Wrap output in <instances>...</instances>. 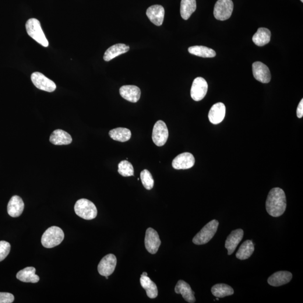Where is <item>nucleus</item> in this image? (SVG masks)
I'll return each instance as SVG.
<instances>
[{"instance_id": "1", "label": "nucleus", "mask_w": 303, "mask_h": 303, "mask_svg": "<svg viewBox=\"0 0 303 303\" xmlns=\"http://www.w3.org/2000/svg\"><path fill=\"white\" fill-rule=\"evenodd\" d=\"M266 208L271 216L277 217L283 214L287 209V198L283 189L274 188L271 190L266 200Z\"/></svg>"}, {"instance_id": "2", "label": "nucleus", "mask_w": 303, "mask_h": 303, "mask_svg": "<svg viewBox=\"0 0 303 303\" xmlns=\"http://www.w3.org/2000/svg\"><path fill=\"white\" fill-rule=\"evenodd\" d=\"M63 239L64 233L62 229L58 227H52L42 235L41 242L44 247L52 248L61 244Z\"/></svg>"}, {"instance_id": "3", "label": "nucleus", "mask_w": 303, "mask_h": 303, "mask_svg": "<svg viewBox=\"0 0 303 303\" xmlns=\"http://www.w3.org/2000/svg\"><path fill=\"white\" fill-rule=\"evenodd\" d=\"M26 27L27 33L30 37L42 46H48V41L42 29L40 21L34 18L30 19L27 21Z\"/></svg>"}, {"instance_id": "4", "label": "nucleus", "mask_w": 303, "mask_h": 303, "mask_svg": "<svg viewBox=\"0 0 303 303\" xmlns=\"http://www.w3.org/2000/svg\"><path fill=\"white\" fill-rule=\"evenodd\" d=\"M75 210L77 216L84 220H93L97 217V210L93 202L87 199H80L76 202Z\"/></svg>"}, {"instance_id": "5", "label": "nucleus", "mask_w": 303, "mask_h": 303, "mask_svg": "<svg viewBox=\"0 0 303 303\" xmlns=\"http://www.w3.org/2000/svg\"><path fill=\"white\" fill-rule=\"evenodd\" d=\"M219 223L216 220L210 222L194 237L193 242L196 245H203L209 242L217 232Z\"/></svg>"}, {"instance_id": "6", "label": "nucleus", "mask_w": 303, "mask_h": 303, "mask_svg": "<svg viewBox=\"0 0 303 303\" xmlns=\"http://www.w3.org/2000/svg\"><path fill=\"white\" fill-rule=\"evenodd\" d=\"M234 9L232 0H218L214 8V16L218 20H226L231 17Z\"/></svg>"}, {"instance_id": "7", "label": "nucleus", "mask_w": 303, "mask_h": 303, "mask_svg": "<svg viewBox=\"0 0 303 303\" xmlns=\"http://www.w3.org/2000/svg\"><path fill=\"white\" fill-rule=\"evenodd\" d=\"M168 138V130L165 122L158 121L154 124L152 132L153 142L158 147H162L167 143Z\"/></svg>"}, {"instance_id": "8", "label": "nucleus", "mask_w": 303, "mask_h": 303, "mask_svg": "<svg viewBox=\"0 0 303 303\" xmlns=\"http://www.w3.org/2000/svg\"><path fill=\"white\" fill-rule=\"evenodd\" d=\"M31 80L39 90L52 92L56 89L55 83L40 72L33 73L31 76Z\"/></svg>"}, {"instance_id": "9", "label": "nucleus", "mask_w": 303, "mask_h": 303, "mask_svg": "<svg viewBox=\"0 0 303 303\" xmlns=\"http://www.w3.org/2000/svg\"><path fill=\"white\" fill-rule=\"evenodd\" d=\"M207 91L206 80L202 77H198L193 81L190 94L193 100L200 101L206 96Z\"/></svg>"}, {"instance_id": "10", "label": "nucleus", "mask_w": 303, "mask_h": 303, "mask_svg": "<svg viewBox=\"0 0 303 303\" xmlns=\"http://www.w3.org/2000/svg\"><path fill=\"white\" fill-rule=\"evenodd\" d=\"M144 242L147 251L152 255H154L158 252L161 244L157 232L151 227L147 229Z\"/></svg>"}, {"instance_id": "11", "label": "nucleus", "mask_w": 303, "mask_h": 303, "mask_svg": "<svg viewBox=\"0 0 303 303\" xmlns=\"http://www.w3.org/2000/svg\"><path fill=\"white\" fill-rule=\"evenodd\" d=\"M117 264L115 255L109 254L104 257L98 264V271L102 276H109L113 273Z\"/></svg>"}, {"instance_id": "12", "label": "nucleus", "mask_w": 303, "mask_h": 303, "mask_svg": "<svg viewBox=\"0 0 303 303\" xmlns=\"http://www.w3.org/2000/svg\"><path fill=\"white\" fill-rule=\"evenodd\" d=\"M195 164V158L192 153H182L172 161V166L176 170H185L192 168Z\"/></svg>"}, {"instance_id": "13", "label": "nucleus", "mask_w": 303, "mask_h": 303, "mask_svg": "<svg viewBox=\"0 0 303 303\" xmlns=\"http://www.w3.org/2000/svg\"><path fill=\"white\" fill-rule=\"evenodd\" d=\"M254 77L262 83H269L271 79L270 69L267 66L259 61L254 62L252 65Z\"/></svg>"}, {"instance_id": "14", "label": "nucleus", "mask_w": 303, "mask_h": 303, "mask_svg": "<svg viewBox=\"0 0 303 303\" xmlns=\"http://www.w3.org/2000/svg\"><path fill=\"white\" fill-rule=\"evenodd\" d=\"M244 231L242 229L239 228L232 231L228 236L225 242V248L227 249L228 255H231L234 252L239 243L242 241Z\"/></svg>"}, {"instance_id": "15", "label": "nucleus", "mask_w": 303, "mask_h": 303, "mask_svg": "<svg viewBox=\"0 0 303 303\" xmlns=\"http://www.w3.org/2000/svg\"><path fill=\"white\" fill-rule=\"evenodd\" d=\"M226 114V107L221 102H218L212 106L209 114L210 121L212 124L217 125L224 121Z\"/></svg>"}, {"instance_id": "16", "label": "nucleus", "mask_w": 303, "mask_h": 303, "mask_svg": "<svg viewBox=\"0 0 303 303\" xmlns=\"http://www.w3.org/2000/svg\"><path fill=\"white\" fill-rule=\"evenodd\" d=\"M146 14L151 22L157 26L163 24L165 16V9L163 6L156 5L150 7L147 10Z\"/></svg>"}, {"instance_id": "17", "label": "nucleus", "mask_w": 303, "mask_h": 303, "mask_svg": "<svg viewBox=\"0 0 303 303\" xmlns=\"http://www.w3.org/2000/svg\"><path fill=\"white\" fill-rule=\"evenodd\" d=\"M292 277V273L288 272V271H278V272L273 274L268 278V283L271 286L280 287L289 283Z\"/></svg>"}, {"instance_id": "18", "label": "nucleus", "mask_w": 303, "mask_h": 303, "mask_svg": "<svg viewBox=\"0 0 303 303\" xmlns=\"http://www.w3.org/2000/svg\"><path fill=\"white\" fill-rule=\"evenodd\" d=\"M120 94L125 100L136 103L140 99L141 91L139 88L136 86H124L120 89Z\"/></svg>"}, {"instance_id": "19", "label": "nucleus", "mask_w": 303, "mask_h": 303, "mask_svg": "<svg viewBox=\"0 0 303 303\" xmlns=\"http://www.w3.org/2000/svg\"><path fill=\"white\" fill-rule=\"evenodd\" d=\"M176 293L182 294L185 301L193 303L196 302L195 292H194L190 285L183 280H179L175 288Z\"/></svg>"}, {"instance_id": "20", "label": "nucleus", "mask_w": 303, "mask_h": 303, "mask_svg": "<svg viewBox=\"0 0 303 303\" xmlns=\"http://www.w3.org/2000/svg\"><path fill=\"white\" fill-rule=\"evenodd\" d=\"M24 209L23 200L20 197L14 196L9 200L8 212L12 217H17L22 214Z\"/></svg>"}, {"instance_id": "21", "label": "nucleus", "mask_w": 303, "mask_h": 303, "mask_svg": "<svg viewBox=\"0 0 303 303\" xmlns=\"http://www.w3.org/2000/svg\"><path fill=\"white\" fill-rule=\"evenodd\" d=\"M50 141L55 145H68L72 142V138L69 133L62 130L57 129L52 133Z\"/></svg>"}, {"instance_id": "22", "label": "nucleus", "mask_w": 303, "mask_h": 303, "mask_svg": "<svg viewBox=\"0 0 303 303\" xmlns=\"http://www.w3.org/2000/svg\"><path fill=\"white\" fill-rule=\"evenodd\" d=\"M128 45L124 44H118L112 45L105 52L104 59L106 61H110L118 56L125 54L129 50Z\"/></svg>"}, {"instance_id": "23", "label": "nucleus", "mask_w": 303, "mask_h": 303, "mask_svg": "<svg viewBox=\"0 0 303 303\" xmlns=\"http://www.w3.org/2000/svg\"><path fill=\"white\" fill-rule=\"evenodd\" d=\"M16 278L24 283H37L40 277L36 274V269L33 267H28L19 271Z\"/></svg>"}, {"instance_id": "24", "label": "nucleus", "mask_w": 303, "mask_h": 303, "mask_svg": "<svg viewBox=\"0 0 303 303\" xmlns=\"http://www.w3.org/2000/svg\"><path fill=\"white\" fill-rule=\"evenodd\" d=\"M271 33L269 30L265 28H260L254 35L252 40L258 46H263L269 43L271 40Z\"/></svg>"}, {"instance_id": "25", "label": "nucleus", "mask_w": 303, "mask_h": 303, "mask_svg": "<svg viewBox=\"0 0 303 303\" xmlns=\"http://www.w3.org/2000/svg\"><path fill=\"white\" fill-rule=\"evenodd\" d=\"M140 283L141 286L146 291L148 297L151 299L157 298L158 289L156 285L148 276L141 275Z\"/></svg>"}, {"instance_id": "26", "label": "nucleus", "mask_w": 303, "mask_h": 303, "mask_svg": "<svg viewBox=\"0 0 303 303\" xmlns=\"http://www.w3.org/2000/svg\"><path fill=\"white\" fill-rule=\"evenodd\" d=\"M188 51L190 54L204 58H212L216 55V52L212 49L202 45L190 47Z\"/></svg>"}, {"instance_id": "27", "label": "nucleus", "mask_w": 303, "mask_h": 303, "mask_svg": "<svg viewBox=\"0 0 303 303\" xmlns=\"http://www.w3.org/2000/svg\"><path fill=\"white\" fill-rule=\"evenodd\" d=\"M255 251V245L251 241H246L239 248L236 257L240 260L247 259L252 255Z\"/></svg>"}, {"instance_id": "28", "label": "nucleus", "mask_w": 303, "mask_h": 303, "mask_svg": "<svg viewBox=\"0 0 303 303\" xmlns=\"http://www.w3.org/2000/svg\"><path fill=\"white\" fill-rule=\"evenodd\" d=\"M196 9V0H182L181 14L182 18L188 20Z\"/></svg>"}, {"instance_id": "29", "label": "nucleus", "mask_w": 303, "mask_h": 303, "mask_svg": "<svg viewBox=\"0 0 303 303\" xmlns=\"http://www.w3.org/2000/svg\"><path fill=\"white\" fill-rule=\"evenodd\" d=\"M109 136L112 139L121 142H125L131 138L132 133L128 129L118 128L110 130Z\"/></svg>"}, {"instance_id": "30", "label": "nucleus", "mask_w": 303, "mask_h": 303, "mask_svg": "<svg viewBox=\"0 0 303 303\" xmlns=\"http://www.w3.org/2000/svg\"><path fill=\"white\" fill-rule=\"evenodd\" d=\"M211 292L214 297L218 298L227 297L234 293L233 288L229 285L224 284H218L214 285L211 288Z\"/></svg>"}, {"instance_id": "31", "label": "nucleus", "mask_w": 303, "mask_h": 303, "mask_svg": "<svg viewBox=\"0 0 303 303\" xmlns=\"http://www.w3.org/2000/svg\"><path fill=\"white\" fill-rule=\"evenodd\" d=\"M118 172L124 177H132L135 174L133 165L129 161H122L118 165Z\"/></svg>"}, {"instance_id": "32", "label": "nucleus", "mask_w": 303, "mask_h": 303, "mask_svg": "<svg viewBox=\"0 0 303 303\" xmlns=\"http://www.w3.org/2000/svg\"><path fill=\"white\" fill-rule=\"evenodd\" d=\"M140 179L144 187L147 190H151L154 186V180L151 172L147 170H144L140 173Z\"/></svg>"}, {"instance_id": "33", "label": "nucleus", "mask_w": 303, "mask_h": 303, "mask_svg": "<svg viewBox=\"0 0 303 303\" xmlns=\"http://www.w3.org/2000/svg\"><path fill=\"white\" fill-rule=\"evenodd\" d=\"M11 249L10 243L5 241H0V262L4 260L9 255Z\"/></svg>"}, {"instance_id": "34", "label": "nucleus", "mask_w": 303, "mask_h": 303, "mask_svg": "<svg viewBox=\"0 0 303 303\" xmlns=\"http://www.w3.org/2000/svg\"><path fill=\"white\" fill-rule=\"evenodd\" d=\"M14 301V295L9 292H0V303H12Z\"/></svg>"}, {"instance_id": "35", "label": "nucleus", "mask_w": 303, "mask_h": 303, "mask_svg": "<svg viewBox=\"0 0 303 303\" xmlns=\"http://www.w3.org/2000/svg\"><path fill=\"white\" fill-rule=\"evenodd\" d=\"M297 115L298 118H302L303 116V100L302 99L300 103H299L297 110Z\"/></svg>"}, {"instance_id": "36", "label": "nucleus", "mask_w": 303, "mask_h": 303, "mask_svg": "<svg viewBox=\"0 0 303 303\" xmlns=\"http://www.w3.org/2000/svg\"><path fill=\"white\" fill-rule=\"evenodd\" d=\"M142 276H148V274L147 273L144 272L142 274Z\"/></svg>"}, {"instance_id": "37", "label": "nucleus", "mask_w": 303, "mask_h": 303, "mask_svg": "<svg viewBox=\"0 0 303 303\" xmlns=\"http://www.w3.org/2000/svg\"><path fill=\"white\" fill-rule=\"evenodd\" d=\"M218 300H219V298H216V301H218Z\"/></svg>"}, {"instance_id": "38", "label": "nucleus", "mask_w": 303, "mask_h": 303, "mask_svg": "<svg viewBox=\"0 0 303 303\" xmlns=\"http://www.w3.org/2000/svg\"><path fill=\"white\" fill-rule=\"evenodd\" d=\"M301 1L303 2V0H301Z\"/></svg>"}]
</instances>
